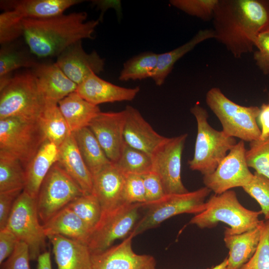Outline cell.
Wrapping results in <instances>:
<instances>
[{
	"mask_svg": "<svg viewBox=\"0 0 269 269\" xmlns=\"http://www.w3.org/2000/svg\"><path fill=\"white\" fill-rule=\"evenodd\" d=\"M261 211H254L243 206L236 193L229 190L214 194L206 202L205 209L195 215L189 223L201 229L212 228L220 222L227 224L224 233L239 234L257 227L262 223Z\"/></svg>",
	"mask_w": 269,
	"mask_h": 269,
	"instance_id": "cell-3",
	"label": "cell"
},
{
	"mask_svg": "<svg viewBox=\"0 0 269 269\" xmlns=\"http://www.w3.org/2000/svg\"><path fill=\"white\" fill-rule=\"evenodd\" d=\"M239 269H269V220L263 223L261 240L256 252Z\"/></svg>",
	"mask_w": 269,
	"mask_h": 269,
	"instance_id": "cell-40",
	"label": "cell"
},
{
	"mask_svg": "<svg viewBox=\"0 0 269 269\" xmlns=\"http://www.w3.org/2000/svg\"><path fill=\"white\" fill-rule=\"evenodd\" d=\"M124 110L126 113L125 142L152 156L167 137L157 133L137 109L128 105Z\"/></svg>",
	"mask_w": 269,
	"mask_h": 269,
	"instance_id": "cell-17",
	"label": "cell"
},
{
	"mask_svg": "<svg viewBox=\"0 0 269 269\" xmlns=\"http://www.w3.org/2000/svg\"><path fill=\"white\" fill-rule=\"evenodd\" d=\"M58 163L75 181L85 194L93 192V176L87 167L71 134L58 147Z\"/></svg>",
	"mask_w": 269,
	"mask_h": 269,
	"instance_id": "cell-22",
	"label": "cell"
},
{
	"mask_svg": "<svg viewBox=\"0 0 269 269\" xmlns=\"http://www.w3.org/2000/svg\"><path fill=\"white\" fill-rule=\"evenodd\" d=\"M246 157L249 167L269 178V136L250 142Z\"/></svg>",
	"mask_w": 269,
	"mask_h": 269,
	"instance_id": "cell-37",
	"label": "cell"
},
{
	"mask_svg": "<svg viewBox=\"0 0 269 269\" xmlns=\"http://www.w3.org/2000/svg\"><path fill=\"white\" fill-rule=\"evenodd\" d=\"M37 269H52L50 254L46 251L42 253L37 260Z\"/></svg>",
	"mask_w": 269,
	"mask_h": 269,
	"instance_id": "cell-48",
	"label": "cell"
},
{
	"mask_svg": "<svg viewBox=\"0 0 269 269\" xmlns=\"http://www.w3.org/2000/svg\"><path fill=\"white\" fill-rule=\"evenodd\" d=\"M187 134L167 137L152 155L153 171L160 177L166 194L189 191L181 180V158Z\"/></svg>",
	"mask_w": 269,
	"mask_h": 269,
	"instance_id": "cell-13",
	"label": "cell"
},
{
	"mask_svg": "<svg viewBox=\"0 0 269 269\" xmlns=\"http://www.w3.org/2000/svg\"><path fill=\"white\" fill-rule=\"evenodd\" d=\"M45 103L31 70L16 74L0 90V119L15 117L37 121Z\"/></svg>",
	"mask_w": 269,
	"mask_h": 269,
	"instance_id": "cell-5",
	"label": "cell"
},
{
	"mask_svg": "<svg viewBox=\"0 0 269 269\" xmlns=\"http://www.w3.org/2000/svg\"><path fill=\"white\" fill-rule=\"evenodd\" d=\"M39 219L36 198L23 190L15 201L6 228L13 233L18 241L28 246L31 261H37L46 251L47 237Z\"/></svg>",
	"mask_w": 269,
	"mask_h": 269,
	"instance_id": "cell-9",
	"label": "cell"
},
{
	"mask_svg": "<svg viewBox=\"0 0 269 269\" xmlns=\"http://www.w3.org/2000/svg\"><path fill=\"white\" fill-rule=\"evenodd\" d=\"M85 194L58 162L43 179L36 198L39 219L43 224L76 198Z\"/></svg>",
	"mask_w": 269,
	"mask_h": 269,
	"instance_id": "cell-10",
	"label": "cell"
},
{
	"mask_svg": "<svg viewBox=\"0 0 269 269\" xmlns=\"http://www.w3.org/2000/svg\"><path fill=\"white\" fill-rule=\"evenodd\" d=\"M257 121L261 132L259 139L264 140L269 136V93L268 102L260 107Z\"/></svg>",
	"mask_w": 269,
	"mask_h": 269,
	"instance_id": "cell-47",
	"label": "cell"
},
{
	"mask_svg": "<svg viewBox=\"0 0 269 269\" xmlns=\"http://www.w3.org/2000/svg\"><path fill=\"white\" fill-rule=\"evenodd\" d=\"M206 103L220 122L222 131L227 135L249 142L260 138L261 132L257 121L260 107L239 105L217 87L207 92Z\"/></svg>",
	"mask_w": 269,
	"mask_h": 269,
	"instance_id": "cell-6",
	"label": "cell"
},
{
	"mask_svg": "<svg viewBox=\"0 0 269 269\" xmlns=\"http://www.w3.org/2000/svg\"><path fill=\"white\" fill-rule=\"evenodd\" d=\"M83 1L81 0H1L0 7L14 10L24 18H45L63 14L69 7Z\"/></svg>",
	"mask_w": 269,
	"mask_h": 269,
	"instance_id": "cell-24",
	"label": "cell"
},
{
	"mask_svg": "<svg viewBox=\"0 0 269 269\" xmlns=\"http://www.w3.org/2000/svg\"><path fill=\"white\" fill-rule=\"evenodd\" d=\"M255 46L257 50L254 53L256 64L264 75L269 74V27L259 33Z\"/></svg>",
	"mask_w": 269,
	"mask_h": 269,
	"instance_id": "cell-42",
	"label": "cell"
},
{
	"mask_svg": "<svg viewBox=\"0 0 269 269\" xmlns=\"http://www.w3.org/2000/svg\"><path fill=\"white\" fill-rule=\"evenodd\" d=\"M46 139L37 120L0 119V150L16 157L24 168Z\"/></svg>",
	"mask_w": 269,
	"mask_h": 269,
	"instance_id": "cell-8",
	"label": "cell"
},
{
	"mask_svg": "<svg viewBox=\"0 0 269 269\" xmlns=\"http://www.w3.org/2000/svg\"><path fill=\"white\" fill-rule=\"evenodd\" d=\"M22 191L0 192V230L6 228L15 201Z\"/></svg>",
	"mask_w": 269,
	"mask_h": 269,
	"instance_id": "cell-45",
	"label": "cell"
},
{
	"mask_svg": "<svg viewBox=\"0 0 269 269\" xmlns=\"http://www.w3.org/2000/svg\"><path fill=\"white\" fill-rule=\"evenodd\" d=\"M25 184V170L20 161L0 150V192L23 190Z\"/></svg>",
	"mask_w": 269,
	"mask_h": 269,
	"instance_id": "cell-31",
	"label": "cell"
},
{
	"mask_svg": "<svg viewBox=\"0 0 269 269\" xmlns=\"http://www.w3.org/2000/svg\"><path fill=\"white\" fill-rule=\"evenodd\" d=\"M31 70L37 78L45 102L58 103L77 90L78 85L65 74L55 62H37Z\"/></svg>",
	"mask_w": 269,
	"mask_h": 269,
	"instance_id": "cell-20",
	"label": "cell"
},
{
	"mask_svg": "<svg viewBox=\"0 0 269 269\" xmlns=\"http://www.w3.org/2000/svg\"><path fill=\"white\" fill-rule=\"evenodd\" d=\"M72 134L80 153L93 176L112 163L88 127Z\"/></svg>",
	"mask_w": 269,
	"mask_h": 269,
	"instance_id": "cell-29",
	"label": "cell"
},
{
	"mask_svg": "<svg viewBox=\"0 0 269 269\" xmlns=\"http://www.w3.org/2000/svg\"><path fill=\"white\" fill-rule=\"evenodd\" d=\"M52 245L57 269H93L87 244L61 235L47 238Z\"/></svg>",
	"mask_w": 269,
	"mask_h": 269,
	"instance_id": "cell-21",
	"label": "cell"
},
{
	"mask_svg": "<svg viewBox=\"0 0 269 269\" xmlns=\"http://www.w3.org/2000/svg\"><path fill=\"white\" fill-rule=\"evenodd\" d=\"M35 59L26 51L18 49L14 42L1 45L0 50V78L10 77L14 70L21 68H33Z\"/></svg>",
	"mask_w": 269,
	"mask_h": 269,
	"instance_id": "cell-34",
	"label": "cell"
},
{
	"mask_svg": "<svg viewBox=\"0 0 269 269\" xmlns=\"http://www.w3.org/2000/svg\"><path fill=\"white\" fill-rule=\"evenodd\" d=\"M85 11L45 18H24L23 36L30 52L39 58L57 57L71 45L93 39L98 20L86 21Z\"/></svg>",
	"mask_w": 269,
	"mask_h": 269,
	"instance_id": "cell-2",
	"label": "cell"
},
{
	"mask_svg": "<svg viewBox=\"0 0 269 269\" xmlns=\"http://www.w3.org/2000/svg\"><path fill=\"white\" fill-rule=\"evenodd\" d=\"M125 174L142 175L153 170L152 156L124 143L121 155L115 163Z\"/></svg>",
	"mask_w": 269,
	"mask_h": 269,
	"instance_id": "cell-33",
	"label": "cell"
},
{
	"mask_svg": "<svg viewBox=\"0 0 269 269\" xmlns=\"http://www.w3.org/2000/svg\"><path fill=\"white\" fill-rule=\"evenodd\" d=\"M141 176L146 197V203L142 205L158 201L166 195L162 181L155 171H150Z\"/></svg>",
	"mask_w": 269,
	"mask_h": 269,
	"instance_id": "cell-44",
	"label": "cell"
},
{
	"mask_svg": "<svg viewBox=\"0 0 269 269\" xmlns=\"http://www.w3.org/2000/svg\"><path fill=\"white\" fill-rule=\"evenodd\" d=\"M46 237L61 235L87 243L91 232L87 225L68 206H66L42 225Z\"/></svg>",
	"mask_w": 269,
	"mask_h": 269,
	"instance_id": "cell-26",
	"label": "cell"
},
{
	"mask_svg": "<svg viewBox=\"0 0 269 269\" xmlns=\"http://www.w3.org/2000/svg\"><path fill=\"white\" fill-rule=\"evenodd\" d=\"M125 121L124 110L117 112H101L88 126L108 158L114 163L118 161L125 143Z\"/></svg>",
	"mask_w": 269,
	"mask_h": 269,
	"instance_id": "cell-14",
	"label": "cell"
},
{
	"mask_svg": "<svg viewBox=\"0 0 269 269\" xmlns=\"http://www.w3.org/2000/svg\"><path fill=\"white\" fill-rule=\"evenodd\" d=\"M38 122L46 139L59 147L71 134L58 103L46 102Z\"/></svg>",
	"mask_w": 269,
	"mask_h": 269,
	"instance_id": "cell-30",
	"label": "cell"
},
{
	"mask_svg": "<svg viewBox=\"0 0 269 269\" xmlns=\"http://www.w3.org/2000/svg\"><path fill=\"white\" fill-rule=\"evenodd\" d=\"M158 54L144 52L128 60L123 65L119 79L122 81L141 80L152 78L156 69Z\"/></svg>",
	"mask_w": 269,
	"mask_h": 269,
	"instance_id": "cell-32",
	"label": "cell"
},
{
	"mask_svg": "<svg viewBox=\"0 0 269 269\" xmlns=\"http://www.w3.org/2000/svg\"><path fill=\"white\" fill-rule=\"evenodd\" d=\"M56 64L65 74L77 85L91 74H99L104 70L105 59L93 50L85 51L82 41L66 48L57 57Z\"/></svg>",
	"mask_w": 269,
	"mask_h": 269,
	"instance_id": "cell-16",
	"label": "cell"
},
{
	"mask_svg": "<svg viewBox=\"0 0 269 269\" xmlns=\"http://www.w3.org/2000/svg\"><path fill=\"white\" fill-rule=\"evenodd\" d=\"M218 0H170L169 3L185 13L204 21L213 19Z\"/></svg>",
	"mask_w": 269,
	"mask_h": 269,
	"instance_id": "cell-39",
	"label": "cell"
},
{
	"mask_svg": "<svg viewBox=\"0 0 269 269\" xmlns=\"http://www.w3.org/2000/svg\"><path fill=\"white\" fill-rule=\"evenodd\" d=\"M126 178L115 163H111L93 176V192L101 205L102 213L125 204L123 194Z\"/></svg>",
	"mask_w": 269,
	"mask_h": 269,
	"instance_id": "cell-19",
	"label": "cell"
},
{
	"mask_svg": "<svg viewBox=\"0 0 269 269\" xmlns=\"http://www.w3.org/2000/svg\"><path fill=\"white\" fill-rule=\"evenodd\" d=\"M139 91V87L133 88L121 87L92 73L78 85L76 92L84 99L98 106L106 103L132 101Z\"/></svg>",
	"mask_w": 269,
	"mask_h": 269,
	"instance_id": "cell-18",
	"label": "cell"
},
{
	"mask_svg": "<svg viewBox=\"0 0 269 269\" xmlns=\"http://www.w3.org/2000/svg\"><path fill=\"white\" fill-rule=\"evenodd\" d=\"M227 264L228 260L227 257L219 264L213 267L211 269H227Z\"/></svg>",
	"mask_w": 269,
	"mask_h": 269,
	"instance_id": "cell-49",
	"label": "cell"
},
{
	"mask_svg": "<svg viewBox=\"0 0 269 269\" xmlns=\"http://www.w3.org/2000/svg\"><path fill=\"white\" fill-rule=\"evenodd\" d=\"M58 147L46 139L25 168L26 184L23 189L36 198L40 185L52 166L58 161Z\"/></svg>",
	"mask_w": 269,
	"mask_h": 269,
	"instance_id": "cell-23",
	"label": "cell"
},
{
	"mask_svg": "<svg viewBox=\"0 0 269 269\" xmlns=\"http://www.w3.org/2000/svg\"><path fill=\"white\" fill-rule=\"evenodd\" d=\"M211 192L204 186L185 193L166 194L158 201L142 205L147 211L131 234L135 237L176 215L184 213L196 215L202 212L205 209V199Z\"/></svg>",
	"mask_w": 269,
	"mask_h": 269,
	"instance_id": "cell-7",
	"label": "cell"
},
{
	"mask_svg": "<svg viewBox=\"0 0 269 269\" xmlns=\"http://www.w3.org/2000/svg\"><path fill=\"white\" fill-rule=\"evenodd\" d=\"M24 17L18 11L5 10L0 14L1 45L14 42L24 34Z\"/></svg>",
	"mask_w": 269,
	"mask_h": 269,
	"instance_id": "cell-36",
	"label": "cell"
},
{
	"mask_svg": "<svg viewBox=\"0 0 269 269\" xmlns=\"http://www.w3.org/2000/svg\"><path fill=\"white\" fill-rule=\"evenodd\" d=\"M263 222L256 228L241 234L224 233V241L229 249L227 269H239L254 255L261 240Z\"/></svg>",
	"mask_w": 269,
	"mask_h": 269,
	"instance_id": "cell-25",
	"label": "cell"
},
{
	"mask_svg": "<svg viewBox=\"0 0 269 269\" xmlns=\"http://www.w3.org/2000/svg\"><path fill=\"white\" fill-rule=\"evenodd\" d=\"M242 188L257 201L265 219L269 220V178L255 172L252 180Z\"/></svg>",
	"mask_w": 269,
	"mask_h": 269,
	"instance_id": "cell-38",
	"label": "cell"
},
{
	"mask_svg": "<svg viewBox=\"0 0 269 269\" xmlns=\"http://www.w3.org/2000/svg\"><path fill=\"white\" fill-rule=\"evenodd\" d=\"M123 199L124 203L144 204L145 191L141 175L126 174Z\"/></svg>",
	"mask_w": 269,
	"mask_h": 269,
	"instance_id": "cell-41",
	"label": "cell"
},
{
	"mask_svg": "<svg viewBox=\"0 0 269 269\" xmlns=\"http://www.w3.org/2000/svg\"><path fill=\"white\" fill-rule=\"evenodd\" d=\"M245 141L240 140L230 150L211 173L204 175L205 186L219 194L235 187H243L252 179L254 173L247 164Z\"/></svg>",
	"mask_w": 269,
	"mask_h": 269,
	"instance_id": "cell-12",
	"label": "cell"
},
{
	"mask_svg": "<svg viewBox=\"0 0 269 269\" xmlns=\"http://www.w3.org/2000/svg\"><path fill=\"white\" fill-rule=\"evenodd\" d=\"M58 105L71 134L88 127L101 112L98 106L84 99L76 92L60 100Z\"/></svg>",
	"mask_w": 269,
	"mask_h": 269,
	"instance_id": "cell-27",
	"label": "cell"
},
{
	"mask_svg": "<svg viewBox=\"0 0 269 269\" xmlns=\"http://www.w3.org/2000/svg\"><path fill=\"white\" fill-rule=\"evenodd\" d=\"M141 207L142 204L125 203L103 213L86 243L91 253L104 252L116 240L127 238L139 220V210Z\"/></svg>",
	"mask_w": 269,
	"mask_h": 269,
	"instance_id": "cell-11",
	"label": "cell"
},
{
	"mask_svg": "<svg viewBox=\"0 0 269 269\" xmlns=\"http://www.w3.org/2000/svg\"><path fill=\"white\" fill-rule=\"evenodd\" d=\"M213 29L200 30L190 40L170 51L158 54L156 69L152 77L155 84L161 86L172 71L174 64L197 45L205 40L214 38Z\"/></svg>",
	"mask_w": 269,
	"mask_h": 269,
	"instance_id": "cell-28",
	"label": "cell"
},
{
	"mask_svg": "<svg viewBox=\"0 0 269 269\" xmlns=\"http://www.w3.org/2000/svg\"><path fill=\"white\" fill-rule=\"evenodd\" d=\"M67 206L87 225L91 231L97 225L102 215L101 205L94 193L83 194L72 201Z\"/></svg>",
	"mask_w": 269,
	"mask_h": 269,
	"instance_id": "cell-35",
	"label": "cell"
},
{
	"mask_svg": "<svg viewBox=\"0 0 269 269\" xmlns=\"http://www.w3.org/2000/svg\"><path fill=\"white\" fill-rule=\"evenodd\" d=\"M131 233L120 244L98 254H92L93 269H156L154 258L135 253Z\"/></svg>",
	"mask_w": 269,
	"mask_h": 269,
	"instance_id": "cell-15",
	"label": "cell"
},
{
	"mask_svg": "<svg viewBox=\"0 0 269 269\" xmlns=\"http://www.w3.org/2000/svg\"><path fill=\"white\" fill-rule=\"evenodd\" d=\"M28 246L18 241L11 255L0 265V269H31Z\"/></svg>",
	"mask_w": 269,
	"mask_h": 269,
	"instance_id": "cell-43",
	"label": "cell"
},
{
	"mask_svg": "<svg viewBox=\"0 0 269 269\" xmlns=\"http://www.w3.org/2000/svg\"><path fill=\"white\" fill-rule=\"evenodd\" d=\"M18 241L13 233L7 228L0 230V265L11 255Z\"/></svg>",
	"mask_w": 269,
	"mask_h": 269,
	"instance_id": "cell-46",
	"label": "cell"
},
{
	"mask_svg": "<svg viewBox=\"0 0 269 269\" xmlns=\"http://www.w3.org/2000/svg\"><path fill=\"white\" fill-rule=\"evenodd\" d=\"M213 22L214 38L240 58L269 27V0H218Z\"/></svg>",
	"mask_w": 269,
	"mask_h": 269,
	"instance_id": "cell-1",
	"label": "cell"
},
{
	"mask_svg": "<svg viewBox=\"0 0 269 269\" xmlns=\"http://www.w3.org/2000/svg\"><path fill=\"white\" fill-rule=\"evenodd\" d=\"M190 112L197 123V135L194 155L188 164L190 169L200 172L203 176L212 173L230 150L237 142L236 138L218 131L208 123L207 110L199 104Z\"/></svg>",
	"mask_w": 269,
	"mask_h": 269,
	"instance_id": "cell-4",
	"label": "cell"
}]
</instances>
